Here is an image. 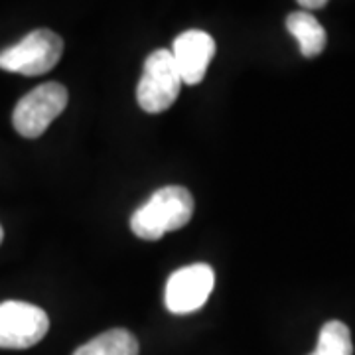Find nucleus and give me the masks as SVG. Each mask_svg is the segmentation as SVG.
Masks as SVG:
<instances>
[{
    "label": "nucleus",
    "mask_w": 355,
    "mask_h": 355,
    "mask_svg": "<svg viewBox=\"0 0 355 355\" xmlns=\"http://www.w3.org/2000/svg\"><path fill=\"white\" fill-rule=\"evenodd\" d=\"M193 216V198L182 186H166L156 190L150 200L142 203L130 217L132 233L146 239L158 241L166 233L186 227Z\"/></svg>",
    "instance_id": "obj_1"
},
{
    "label": "nucleus",
    "mask_w": 355,
    "mask_h": 355,
    "mask_svg": "<svg viewBox=\"0 0 355 355\" xmlns=\"http://www.w3.org/2000/svg\"><path fill=\"white\" fill-rule=\"evenodd\" d=\"M216 275L205 263L184 266L166 282L164 302L172 314H191L200 310L214 292Z\"/></svg>",
    "instance_id": "obj_6"
},
{
    "label": "nucleus",
    "mask_w": 355,
    "mask_h": 355,
    "mask_svg": "<svg viewBox=\"0 0 355 355\" xmlns=\"http://www.w3.org/2000/svg\"><path fill=\"white\" fill-rule=\"evenodd\" d=\"M69 95L67 89L58 81L42 83L24 95L14 107L12 125L24 139H38L46 128L64 113Z\"/></svg>",
    "instance_id": "obj_3"
},
{
    "label": "nucleus",
    "mask_w": 355,
    "mask_h": 355,
    "mask_svg": "<svg viewBox=\"0 0 355 355\" xmlns=\"http://www.w3.org/2000/svg\"><path fill=\"white\" fill-rule=\"evenodd\" d=\"M310 355H354L352 331L340 320H330L322 326L316 349Z\"/></svg>",
    "instance_id": "obj_10"
},
{
    "label": "nucleus",
    "mask_w": 355,
    "mask_h": 355,
    "mask_svg": "<svg viewBox=\"0 0 355 355\" xmlns=\"http://www.w3.org/2000/svg\"><path fill=\"white\" fill-rule=\"evenodd\" d=\"M2 239H4V229L0 225V243H2Z\"/></svg>",
    "instance_id": "obj_12"
},
{
    "label": "nucleus",
    "mask_w": 355,
    "mask_h": 355,
    "mask_svg": "<svg viewBox=\"0 0 355 355\" xmlns=\"http://www.w3.org/2000/svg\"><path fill=\"white\" fill-rule=\"evenodd\" d=\"M182 77L178 73L176 62L170 50L153 51L142 69V77L137 87V101L146 113H164L180 95Z\"/></svg>",
    "instance_id": "obj_4"
},
{
    "label": "nucleus",
    "mask_w": 355,
    "mask_h": 355,
    "mask_svg": "<svg viewBox=\"0 0 355 355\" xmlns=\"http://www.w3.org/2000/svg\"><path fill=\"white\" fill-rule=\"evenodd\" d=\"M50 330V318L40 306L6 300L0 302V347L28 349L44 340Z\"/></svg>",
    "instance_id": "obj_5"
},
{
    "label": "nucleus",
    "mask_w": 355,
    "mask_h": 355,
    "mask_svg": "<svg viewBox=\"0 0 355 355\" xmlns=\"http://www.w3.org/2000/svg\"><path fill=\"white\" fill-rule=\"evenodd\" d=\"M64 53V40L51 30H34L18 44L0 51V69L20 76H44Z\"/></svg>",
    "instance_id": "obj_2"
},
{
    "label": "nucleus",
    "mask_w": 355,
    "mask_h": 355,
    "mask_svg": "<svg viewBox=\"0 0 355 355\" xmlns=\"http://www.w3.org/2000/svg\"><path fill=\"white\" fill-rule=\"evenodd\" d=\"M73 355H139V342L128 330L116 328L83 343Z\"/></svg>",
    "instance_id": "obj_9"
},
{
    "label": "nucleus",
    "mask_w": 355,
    "mask_h": 355,
    "mask_svg": "<svg viewBox=\"0 0 355 355\" xmlns=\"http://www.w3.org/2000/svg\"><path fill=\"white\" fill-rule=\"evenodd\" d=\"M286 28L292 36L296 38L300 46V53L304 58H316L326 48V30L324 26L316 20V16H312L306 10L300 12H292L286 16Z\"/></svg>",
    "instance_id": "obj_8"
},
{
    "label": "nucleus",
    "mask_w": 355,
    "mask_h": 355,
    "mask_svg": "<svg viewBox=\"0 0 355 355\" xmlns=\"http://www.w3.org/2000/svg\"><path fill=\"white\" fill-rule=\"evenodd\" d=\"M296 2L306 10H318V8H324L328 4V0H296Z\"/></svg>",
    "instance_id": "obj_11"
},
{
    "label": "nucleus",
    "mask_w": 355,
    "mask_h": 355,
    "mask_svg": "<svg viewBox=\"0 0 355 355\" xmlns=\"http://www.w3.org/2000/svg\"><path fill=\"white\" fill-rule=\"evenodd\" d=\"M170 51L182 83L198 85L216 55V40L203 30H186L174 40Z\"/></svg>",
    "instance_id": "obj_7"
}]
</instances>
